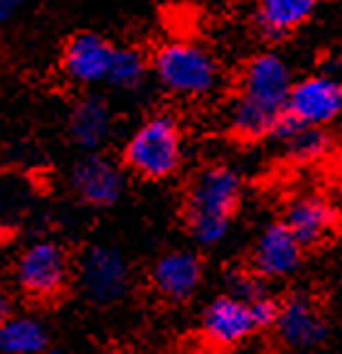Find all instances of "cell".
I'll list each match as a JSON object with an SVG mask.
<instances>
[{"instance_id":"ffe728a7","label":"cell","mask_w":342,"mask_h":354,"mask_svg":"<svg viewBox=\"0 0 342 354\" xmlns=\"http://www.w3.org/2000/svg\"><path fill=\"white\" fill-rule=\"evenodd\" d=\"M229 293L239 295L242 300L251 303V300L269 293V288H266V278L259 276L254 268H244V271L229 273Z\"/></svg>"},{"instance_id":"8992f818","label":"cell","mask_w":342,"mask_h":354,"mask_svg":"<svg viewBox=\"0 0 342 354\" xmlns=\"http://www.w3.org/2000/svg\"><path fill=\"white\" fill-rule=\"evenodd\" d=\"M74 281L89 303L114 305L131 288V268L118 249L96 243L79 256L74 266Z\"/></svg>"},{"instance_id":"8fae6325","label":"cell","mask_w":342,"mask_h":354,"mask_svg":"<svg viewBox=\"0 0 342 354\" xmlns=\"http://www.w3.org/2000/svg\"><path fill=\"white\" fill-rule=\"evenodd\" d=\"M303 249L286 221H273L261 229L251 246V268L266 281H283L300 268Z\"/></svg>"},{"instance_id":"5bb4252c","label":"cell","mask_w":342,"mask_h":354,"mask_svg":"<svg viewBox=\"0 0 342 354\" xmlns=\"http://www.w3.org/2000/svg\"><path fill=\"white\" fill-rule=\"evenodd\" d=\"M114 133V113L106 99L89 94L79 99L66 118V136L84 153L101 150Z\"/></svg>"},{"instance_id":"9a60e30c","label":"cell","mask_w":342,"mask_h":354,"mask_svg":"<svg viewBox=\"0 0 342 354\" xmlns=\"http://www.w3.org/2000/svg\"><path fill=\"white\" fill-rule=\"evenodd\" d=\"M283 221L300 239L305 249H310L332 234L337 224V212L327 199L318 197V194H300L288 202Z\"/></svg>"},{"instance_id":"52a82bcc","label":"cell","mask_w":342,"mask_h":354,"mask_svg":"<svg viewBox=\"0 0 342 354\" xmlns=\"http://www.w3.org/2000/svg\"><path fill=\"white\" fill-rule=\"evenodd\" d=\"M197 332L207 347L234 349L254 337L259 325L246 300L234 293H224L204 305V310L199 313Z\"/></svg>"},{"instance_id":"4fadbf2b","label":"cell","mask_w":342,"mask_h":354,"mask_svg":"<svg viewBox=\"0 0 342 354\" xmlns=\"http://www.w3.org/2000/svg\"><path fill=\"white\" fill-rule=\"evenodd\" d=\"M278 344L293 352L321 347L327 337V322L318 305L305 295H288L281 300V313L273 325Z\"/></svg>"},{"instance_id":"7402d4cb","label":"cell","mask_w":342,"mask_h":354,"mask_svg":"<svg viewBox=\"0 0 342 354\" xmlns=\"http://www.w3.org/2000/svg\"><path fill=\"white\" fill-rule=\"evenodd\" d=\"M25 0H0V20L8 22L10 17L17 15V10L22 8Z\"/></svg>"},{"instance_id":"9c48e42d","label":"cell","mask_w":342,"mask_h":354,"mask_svg":"<svg viewBox=\"0 0 342 354\" xmlns=\"http://www.w3.org/2000/svg\"><path fill=\"white\" fill-rule=\"evenodd\" d=\"M69 187L74 197L87 207H111L123 197L126 189V175L121 165L106 158L99 150H91L79 158L69 175Z\"/></svg>"},{"instance_id":"d6986e66","label":"cell","mask_w":342,"mask_h":354,"mask_svg":"<svg viewBox=\"0 0 342 354\" xmlns=\"http://www.w3.org/2000/svg\"><path fill=\"white\" fill-rule=\"evenodd\" d=\"M150 72V62L136 47H116L106 84L116 91H138Z\"/></svg>"},{"instance_id":"6da1fadb","label":"cell","mask_w":342,"mask_h":354,"mask_svg":"<svg viewBox=\"0 0 342 354\" xmlns=\"http://www.w3.org/2000/svg\"><path fill=\"white\" fill-rule=\"evenodd\" d=\"M296 84L288 62L278 52H259L244 64L237 94L229 104V131L242 140L271 138L286 116Z\"/></svg>"},{"instance_id":"ba28073f","label":"cell","mask_w":342,"mask_h":354,"mask_svg":"<svg viewBox=\"0 0 342 354\" xmlns=\"http://www.w3.org/2000/svg\"><path fill=\"white\" fill-rule=\"evenodd\" d=\"M286 116L300 126H330L342 116V79L330 72L298 79L288 96Z\"/></svg>"},{"instance_id":"30bf717a","label":"cell","mask_w":342,"mask_h":354,"mask_svg":"<svg viewBox=\"0 0 342 354\" xmlns=\"http://www.w3.org/2000/svg\"><path fill=\"white\" fill-rule=\"evenodd\" d=\"M116 47L106 37L96 32H74L66 39L60 55V66L69 82L79 86H94L109 79L111 62H114Z\"/></svg>"},{"instance_id":"7c38bea8","label":"cell","mask_w":342,"mask_h":354,"mask_svg":"<svg viewBox=\"0 0 342 354\" xmlns=\"http://www.w3.org/2000/svg\"><path fill=\"white\" fill-rule=\"evenodd\" d=\"M204 266L195 251L170 249L153 261L148 271L150 288L168 303H188L202 286Z\"/></svg>"},{"instance_id":"44dd1931","label":"cell","mask_w":342,"mask_h":354,"mask_svg":"<svg viewBox=\"0 0 342 354\" xmlns=\"http://www.w3.org/2000/svg\"><path fill=\"white\" fill-rule=\"evenodd\" d=\"M251 313H254V320L259 325V330H273L278 320V313H281V300H276L271 293H264L261 298L251 300Z\"/></svg>"},{"instance_id":"e0dca14e","label":"cell","mask_w":342,"mask_h":354,"mask_svg":"<svg viewBox=\"0 0 342 354\" xmlns=\"http://www.w3.org/2000/svg\"><path fill=\"white\" fill-rule=\"evenodd\" d=\"M273 140H278L283 148V155L288 160L300 162V165H308L325 158L327 150H330V138L323 126H300V123H293L288 116H283V121L276 126Z\"/></svg>"},{"instance_id":"ac0fdd59","label":"cell","mask_w":342,"mask_h":354,"mask_svg":"<svg viewBox=\"0 0 342 354\" xmlns=\"http://www.w3.org/2000/svg\"><path fill=\"white\" fill-rule=\"evenodd\" d=\"M50 347V332L33 315H8L0 322V349L6 354H39Z\"/></svg>"},{"instance_id":"277c9868","label":"cell","mask_w":342,"mask_h":354,"mask_svg":"<svg viewBox=\"0 0 342 354\" xmlns=\"http://www.w3.org/2000/svg\"><path fill=\"white\" fill-rule=\"evenodd\" d=\"M150 72L168 94L182 99H202L222 82L217 59L202 44L190 39H170L150 57Z\"/></svg>"},{"instance_id":"2e32d148","label":"cell","mask_w":342,"mask_h":354,"mask_svg":"<svg viewBox=\"0 0 342 354\" xmlns=\"http://www.w3.org/2000/svg\"><path fill=\"white\" fill-rule=\"evenodd\" d=\"M321 0H256L251 22L264 39H283L310 22Z\"/></svg>"},{"instance_id":"7a4b0ae2","label":"cell","mask_w":342,"mask_h":354,"mask_svg":"<svg viewBox=\"0 0 342 354\" xmlns=\"http://www.w3.org/2000/svg\"><path fill=\"white\" fill-rule=\"evenodd\" d=\"M242 199V177L234 167L212 162L192 177L185 192L182 219L190 239L199 246H217L232 229Z\"/></svg>"},{"instance_id":"5b68a950","label":"cell","mask_w":342,"mask_h":354,"mask_svg":"<svg viewBox=\"0 0 342 354\" xmlns=\"http://www.w3.org/2000/svg\"><path fill=\"white\" fill-rule=\"evenodd\" d=\"M12 278L22 295L50 303L69 288L74 278V266L69 251L60 241L35 239L17 254Z\"/></svg>"},{"instance_id":"3957f363","label":"cell","mask_w":342,"mask_h":354,"mask_svg":"<svg viewBox=\"0 0 342 354\" xmlns=\"http://www.w3.org/2000/svg\"><path fill=\"white\" fill-rule=\"evenodd\" d=\"M185 158L182 128L172 113H153L143 118L126 138L121 162L133 175L161 183L172 177Z\"/></svg>"}]
</instances>
